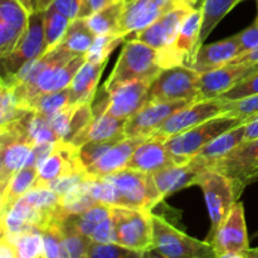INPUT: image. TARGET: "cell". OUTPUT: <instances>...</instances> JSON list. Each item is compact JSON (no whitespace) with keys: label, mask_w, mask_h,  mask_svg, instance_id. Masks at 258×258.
I'll list each match as a JSON object with an SVG mask.
<instances>
[{"label":"cell","mask_w":258,"mask_h":258,"mask_svg":"<svg viewBox=\"0 0 258 258\" xmlns=\"http://www.w3.org/2000/svg\"><path fill=\"white\" fill-rule=\"evenodd\" d=\"M164 70L161 54L158 49L140 40H127L110 77L101 91H111L134 81H150Z\"/></svg>","instance_id":"1"},{"label":"cell","mask_w":258,"mask_h":258,"mask_svg":"<svg viewBox=\"0 0 258 258\" xmlns=\"http://www.w3.org/2000/svg\"><path fill=\"white\" fill-rule=\"evenodd\" d=\"M105 178L111 183L110 206L151 211L164 199L154 183L153 174L125 168Z\"/></svg>","instance_id":"2"},{"label":"cell","mask_w":258,"mask_h":258,"mask_svg":"<svg viewBox=\"0 0 258 258\" xmlns=\"http://www.w3.org/2000/svg\"><path fill=\"white\" fill-rule=\"evenodd\" d=\"M247 123L242 118L223 113L211 118L201 125L174 135L165 140L166 149L173 159L174 164L183 165L193 160L199 151L214 138L231 128Z\"/></svg>","instance_id":"3"},{"label":"cell","mask_w":258,"mask_h":258,"mask_svg":"<svg viewBox=\"0 0 258 258\" xmlns=\"http://www.w3.org/2000/svg\"><path fill=\"white\" fill-rule=\"evenodd\" d=\"M194 185L201 186L206 198L207 208L211 218V229L207 237V242L211 243L214 234L226 221L243 190L237 185L233 179L228 178L223 173H219L214 169H207L202 171Z\"/></svg>","instance_id":"4"},{"label":"cell","mask_w":258,"mask_h":258,"mask_svg":"<svg viewBox=\"0 0 258 258\" xmlns=\"http://www.w3.org/2000/svg\"><path fill=\"white\" fill-rule=\"evenodd\" d=\"M153 219V249L165 258H212L216 257L209 242H202L166 222L163 217L151 214Z\"/></svg>","instance_id":"5"},{"label":"cell","mask_w":258,"mask_h":258,"mask_svg":"<svg viewBox=\"0 0 258 258\" xmlns=\"http://www.w3.org/2000/svg\"><path fill=\"white\" fill-rule=\"evenodd\" d=\"M151 211L111 206L116 243L148 256L153 249Z\"/></svg>","instance_id":"6"},{"label":"cell","mask_w":258,"mask_h":258,"mask_svg":"<svg viewBox=\"0 0 258 258\" xmlns=\"http://www.w3.org/2000/svg\"><path fill=\"white\" fill-rule=\"evenodd\" d=\"M199 75L186 64L164 68L150 83L149 102L198 101Z\"/></svg>","instance_id":"7"},{"label":"cell","mask_w":258,"mask_h":258,"mask_svg":"<svg viewBox=\"0 0 258 258\" xmlns=\"http://www.w3.org/2000/svg\"><path fill=\"white\" fill-rule=\"evenodd\" d=\"M150 81L123 83L111 91H101L92 102L93 115L106 113L112 117L128 120L149 102Z\"/></svg>","instance_id":"8"},{"label":"cell","mask_w":258,"mask_h":258,"mask_svg":"<svg viewBox=\"0 0 258 258\" xmlns=\"http://www.w3.org/2000/svg\"><path fill=\"white\" fill-rule=\"evenodd\" d=\"M33 146L22 120L0 127V194L27 165Z\"/></svg>","instance_id":"9"},{"label":"cell","mask_w":258,"mask_h":258,"mask_svg":"<svg viewBox=\"0 0 258 258\" xmlns=\"http://www.w3.org/2000/svg\"><path fill=\"white\" fill-rule=\"evenodd\" d=\"M48 52L44 33V10L30 13L28 28L15 49L2 58V80L12 77L28 62L39 59Z\"/></svg>","instance_id":"10"},{"label":"cell","mask_w":258,"mask_h":258,"mask_svg":"<svg viewBox=\"0 0 258 258\" xmlns=\"http://www.w3.org/2000/svg\"><path fill=\"white\" fill-rule=\"evenodd\" d=\"M217 258H249V239L247 234L244 207L237 202L211 241Z\"/></svg>","instance_id":"11"},{"label":"cell","mask_w":258,"mask_h":258,"mask_svg":"<svg viewBox=\"0 0 258 258\" xmlns=\"http://www.w3.org/2000/svg\"><path fill=\"white\" fill-rule=\"evenodd\" d=\"M227 111V101L222 98L213 100H201L189 103L185 107L174 112L155 133L151 134V138L168 140L169 138L184 131L193 128L211 118L223 115Z\"/></svg>","instance_id":"12"},{"label":"cell","mask_w":258,"mask_h":258,"mask_svg":"<svg viewBox=\"0 0 258 258\" xmlns=\"http://www.w3.org/2000/svg\"><path fill=\"white\" fill-rule=\"evenodd\" d=\"M196 9L188 3L180 2L171 10L159 18L141 32L136 33L128 40H140L150 47L158 49L160 53H168L175 43L179 29L186 15Z\"/></svg>","instance_id":"13"},{"label":"cell","mask_w":258,"mask_h":258,"mask_svg":"<svg viewBox=\"0 0 258 258\" xmlns=\"http://www.w3.org/2000/svg\"><path fill=\"white\" fill-rule=\"evenodd\" d=\"M212 169L233 179L242 190L258 183V139L242 143Z\"/></svg>","instance_id":"14"},{"label":"cell","mask_w":258,"mask_h":258,"mask_svg":"<svg viewBox=\"0 0 258 258\" xmlns=\"http://www.w3.org/2000/svg\"><path fill=\"white\" fill-rule=\"evenodd\" d=\"M257 72L258 63H233L202 73L199 77L198 101L219 98Z\"/></svg>","instance_id":"15"},{"label":"cell","mask_w":258,"mask_h":258,"mask_svg":"<svg viewBox=\"0 0 258 258\" xmlns=\"http://www.w3.org/2000/svg\"><path fill=\"white\" fill-rule=\"evenodd\" d=\"M178 0H133L126 3L120 20V34L125 42L141 32L165 13L173 9Z\"/></svg>","instance_id":"16"},{"label":"cell","mask_w":258,"mask_h":258,"mask_svg":"<svg viewBox=\"0 0 258 258\" xmlns=\"http://www.w3.org/2000/svg\"><path fill=\"white\" fill-rule=\"evenodd\" d=\"M190 100L170 101V102H148L143 108L131 116L125 125L127 138H150L174 112L185 107Z\"/></svg>","instance_id":"17"},{"label":"cell","mask_w":258,"mask_h":258,"mask_svg":"<svg viewBox=\"0 0 258 258\" xmlns=\"http://www.w3.org/2000/svg\"><path fill=\"white\" fill-rule=\"evenodd\" d=\"M30 12L20 0H0V58L17 47L29 23Z\"/></svg>","instance_id":"18"},{"label":"cell","mask_w":258,"mask_h":258,"mask_svg":"<svg viewBox=\"0 0 258 258\" xmlns=\"http://www.w3.org/2000/svg\"><path fill=\"white\" fill-rule=\"evenodd\" d=\"M80 149L68 141L58 140L52 154L38 168L34 186H47L50 181L73 171L86 170L80 159Z\"/></svg>","instance_id":"19"},{"label":"cell","mask_w":258,"mask_h":258,"mask_svg":"<svg viewBox=\"0 0 258 258\" xmlns=\"http://www.w3.org/2000/svg\"><path fill=\"white\" fill-rule=\"evenodd\" d=\"M148 138H123L108 148L95 163L86 168L91 178H105L127 168L134 151Z\"/></svg>","instance_id":"20"},{"label":"cell","mask_w":258,"mask_h":258,"mask_svg":"<svg viewBox=\"0 0 258 258\" xmlns=\"http://www.w3.org/2000/svg\"><path fill=\"white\" fill-rule=\"evenodd\" d=\"M239 54H241V45L236 34L212 44L202 45L197 52L190 67L202 75L229 64Z\"/></svg>","instance_id":"21"},{"label":"cell","mask_w":258,"mask_h":258,"mask_svg":"<svg viewBox=\"0 0 258 258\" xmlns=\"http://www.w3.org/2000/svg\"><path fill=\"white\" fill-rule=\"evenodd\" d=\"M204 170L206 169L198 161L191 160L183 165L173 164L170 166H166L154 173L153 179L160 196L166 198L169 194L175 193L186 186L194 185L198 175Z\"/></svg>","instance_id":"22"},{"label":"cell","mask_w":258,"mask_h":258,"mask_svg":"<svg viewBox=\"0 0 258 258\" xmlns=\"http://www.w3.org/2000/svg\"><path fill=\"white\" fill-rule=\"evenodd\" d=\"M174 161L166 149L165 140L148 138L136 148L127 164V168L154 174L166 166L173 165Z\"/></svg>","instance_id":"23"},{"label":"cell","mask_w":258,"mask_h":258,"mask_svg":"<svg viewBox=\"0 0 258 258\" xmlns=\"http://www.w3.org/2000/svg\"><path fill=\"white\" fill-rule=\"evenodd\" d=\"M246 140V123L227 130L214 138L198 153L193 160L198 161L204 169H212L216 163L238 148Z\"/></svg>","instance_id":"24"},{"label":"cell","mask_w":258,"mask_h":258,"mask_svg":"<svg viewBox=\"0 0 258 258\" xmlns=\"http://www.w3.org/2000/svg\"><path fill=\"white\" fill-rule=\"evenodd\" d=\"M126 121L127 120L112 117L106 113L96 115L93 120L73 138L71 144L80 149L85 144L93 141H107L125 138Z\"/></svg>","instance_id":"25"},{"label":"cell","mask_w":258,"mask_h":258,"mask_svg":"<svg viewBox=\"0 0 258 258\" xmlns=\"http://www.w3.org/2000/svg\"><path fill=\"white\" fill-rule=\"evenodd\" d=\"M107 66V62L92 63L86 60L73 77L70 85L71 105L93 102L96 97L101 75Z\"/></svg>","instance_id":"26"},{"label":"cell","mask_w":258,"mask_h":258,"mask_svg":"<svg viewBox=\"0 0 258 258\" xmlns=\"http://www.w3.org/2000/svg\"><path fill=\"white\" fill-rule=\"evenodd\" d=\"M242 0H203L202 2V27L199 33L198 44L196 48V54L199 48L204 44L218 23ZM196 57V55H194ZM194 59V58H193Z\"/></svg>","instance_id":"27"},{"label":"cell","mask_w":258,"mask_h":258,"mask_svg":"<svg viewBox=\"0 0 258 258\" xmlns=\"http://www.w3.org/2000/svg\"><path fill=\"white\" fill-rule=\"evenodd\" d=\"M37 176L38 168L28 165L24 166L22 170H19L13 176L10 183L8 184L7 189L0 194V209H2V213L12 208L24 194H27L34 186Z\"/></svg>","instance_id":"28"},{"label":"cell","mask_w":258,"mask_h":258,"mask_svg":"<svg viewBox=\"0 0 258 258\" xmlns=\"http://www.w3.org/2000/svg\"><path fill=\"white\" fill-rule=\"evenodd\" d=\"M123 8L125 3L122 0H117L86 18V23L96 35L120 34V20Z\"/></svg>","instance_id":"29"},{"label":"cell","mask_w":258,"mask_h":258,"mask_svg":"<svg viewBox=\"0 0 258 258\" xmlns=\"http://www.w3.org/2000/svg\"><path fill=\"white\" fill-rule=\"evenodd\" d=\"M97 35L90 29L86 19L76 18L68 25L64 38L59 45L76 55H86Z\"/></svg>","instance_id":"30"},{"label":"cell","mask_w":258,"mask_h":258,"mask_svg":"<svg viewBox=\"0 0 258 258\" xmlns=\"http://www.w3.org/2000/svg\"><path fill=\"white\" fill-rule=\"evenodd\" d=\"M10 242L17 258H44V241L40 229H29L14 234H2Z\"/></svg>","instance_id":"31"},{"label":"cell","mask_w":258,"mask_h":258,"mask_svg":"<svg viewBox=\"0 0 258 258\" xmlns=\"http://www.w3.org/2000/svg\"><path fill=\"white\" fill-rule=\"evenodd\" d=\"M70 105V88L67 87L64 90L57 91V92L43 93V95L33 98L27 105L25 110L32 111L44 118H50Z\"/></svg>","instance_id":"32"},{"label":"cell","mask_w":258,"mask_h":258,"mask_svg":"<svg viewBox=\"0 0 258 258\" xmlns=\"http://www.w3.org/2000/svg\"><path fill=\"white\" fill-rule=\"evenodd\" d=\"M111 216V206L106 203H96L87 211L80 214H68V219L75 228L86 237L91 238L96 227Z\"/></svg>","instance_id":"33"},{"label":"cell","mask_w":258,"mask_h":258,"mask_svg":"<svg viewBox=\"0 0 258 258\" xmlns=\"http://www.w3.org/2000/svg\"><path fill=\"white\" fill-rule=\"evenodd\" d=\"M72 20L58 12L53 5H48L44 9V33L48 50L54 49L64 38L68 25Z\"/></svg>","instance_id":"34"},{"label":"cell","mask_w":258,"mask_h":258,"mask_svg":"<svg viewBox=\"0 0 258 258\" xmlns=\"http://www.w3.org/2000/svg\"><path fill=\"white\" fill-rule=\"evenodd\" d=\"M60 197L62 208L67 214H80L98 203L97 199L91 193L88 179Z\"/></svg>","instance_id":"35"},{"label":"cell","mask_w":258,"mask_h":258,"mask_svg":"<svg viewBox=\"0 0 258 258\" xmlns=\"http://www.w3.org/2000/svg\"><path fill=\"white\" fill-rule=\"evenodd\" d=\"M63 258H87V251L92 239L75 228L67 218L62 223Z\"/></svg>","instance_id":"36"},{"label":"cell","mask_w":258,"mask_h":258,"mask_svg":"<svg viewBox=\"0 0 258 258\" xmlns=\"http://www.w3.org/2000/svg\"><path fill=\"white\" fill-rule=\"evenodd\" d=\"M29 112L19 107L14 88L9 85H0V127L19 121Z\"/></svg>","instance_id":"37"},{"label":"cell","mask_w":258,"mask_h":258,"mask_svg":"<svg viewBox=\"0 0 258 258\" xmlns=\"http://www.w3.org/2000/svg\"><path fill=\"white\" fill-rule=\"evenodd\" d=\"M122 42H125V39L120 34L97 35L92 47L86 53V60L92 63L108 62L111 53Z\"/></svg>","instance_id":"38"},{"label":"cell","mask_w":258,"mask_h":258,"mask_svg":"<svg viewBox=\"0 0 258 258\" xmlns=\"http://www.w3.org/2000/svg\"><path fill=\"white\" fill-rule=\"evenodd\" d=\"M131 257H144L139 252L123 247L121 244L115 243H98L91 242L87 251V258H131Z\"/></svg>","instance_id":"39"},{"label":"cell","mask_w":258,"mask_h":258,"mask_svg":"<svg viewBox=\"0 0 258 258\" xmlns=\"http://www.w3.org/2000/svg\"><path fill=\"white\" fill-rule=\"evenodd\" d=\"M63 222H53L42 229L44 258H63Z\"/></svg>","instance_id":"40"},{"label":"cell","mask_w":258,"mask_h":258,"mask_svg":"<svg viewBox=\"0 0 258 258\" xmlns=\"http://www.w3.org/2000/svg\"><path fill=\"white\" fill-rule=\"evenodd\" d=\"M226 113L248 122L258 115V93L246 96L239 100L227 101Z\"/></svg>","instance_id":"41"},{"label":"cell","mask_w":258,"mask_h":258,"mask_svg":"<svg viewBox=\"0 0 258 258\" xmlns=\"http://www.w3.org/2000/svg\"><path fill=\"white\" fill-rule=\"evenodd\" d=\"M126 138V136H125ZM123 138L120 139H113V140H107V141H93V143H87L83 146H81L78 153H80V159L82 161V164L85 165V168H87L88 165H91L92 163H95L108 148L116 144L117 141L122 140Z\"/></svg>","instance_id":"42"},{"label":"cell","mask_w":258,"mask_h":258,"mask_svg":"<svg viewBox=\"0 0 258 258\" xmlns=\"http://www.w3.org/2000/svg\"><path fill=\"white\" fill-rule=\"evenodd\" d=\"M91 176L88 175L86 170H80V171H73V173L66 174V175L59 176L55 180L50 181L47 185V188H50L52 190H54L55 193H58L59 196H64L67 191H70L71 189H73L75 186H77L78 184H81L82 181L87 180Z\"/></svg>","instance_id":"43"},{"label":"cell","mask_w":258,"mask_h":258,"mask_svg":"<svg viewBox=\"0 0 258 258\" xmlns=\"http://www.w3.org/2000/svg\"><path fill=\"white\" fill-rule=\"evenodd\" d=\"M254 93H258V72L256 75L242 81L237 86H234L232 90L223 93L219 98H222L224 101H233L239 100V98L246 97V96L249 95H254Z\"/></svg>","instance_id":"44"},{"label":"cell","mask_w":258,"mask_h":258,"mask_svg":"<svg viewBox=\"0 0 258 258\" xmlns=\"http://www.w3.org/2000/svg\"><path fill=\"white\" fill-rule=\"evenodd\" d=\"M91 239L93 242H98V243H112V242L116 243V231L112 217L110 216L96 227Z\"/></svg>","instance_id":"45"},{"label":"cell","mask_w":258,"mask_h":258,"mask_svg":"<svg viewBox=\"0 0 258 258\" xmlns=\"http://www.w3.org/2000/svg\"><path fill=\"white\" fill-rule=\"evenodd\" d=\"M237 37H238L239 45H241V54L239 55L256 49L258 48V25L253 23L251 27L238 33Z\"/></svg>","instance_id":"46"},{"label":"cell","mask_w":258,"mask_h":258,"mask_svg":"<svg viewBox=\"0 0 258 258\" xmlns=\"http://www.w3.org/2000/svg\"><path fill=\"white\" fill-rule=\"evenodd\" d=\"M57 143V141H55ZM55 143H39L35 144L32 149V153H30L29 159H28V166H35V168H39L40 164L48 158V156L52 154L53 149H54ZM25 165V166H27Z\"/></svg>","instance_id":"47"},{"label":"cell","mask_w":258,"mask_h":258,"mask_svg":"<svg viewBox=\"0 0 258 258\" xmlns=\"http://www.w3.org/2000/svg\"><path fill=\"white\" fill-rule=\"evenodd\" d=\"M115 2H117V0H81V7L77 18L86 19V18L91 17L92 14L97 13L98 10L103 9L105 7Z\"/></svg>","instance_id":"48"},{"label":"cell","mask_w":258,"mask_h":258,"mask_svg":"<svg viewBox=\"0 0 258 258\" xmlns=\"http://www.w3.org/2000/svg\"><path fill=\"white\" fill-rule=\"evenodd\" d=\"M49 5H53L58 12L73 20L78 17L81 0H53Z\"/></svg>","instance_id":"49"},{"label":"cell","mask_w":258,"mask_h":258,"mask_svg":"<svg viewBox=\"0 0 258 258\" xmlns=\"http://www.w3.org/2000/svg\"><path fill=\"white\" fill-rule=\"evenodd\" d=\"M254 139H258V115L246 123V140L244 141L254 140Z\"/></svg>","instance_id":"50"},{"label":"cell","mask_w":258,"mask_h":258,"mask_svg":"<svg viewBox=\"0 0 258 258\" xmlns=\"http://www.w3.org/2000/svg\"><path fill=\"white\" fill-rule=\"evenodd\" d=\"M233 63H258V48L246 53V54L238 55L229 64H233Z\"/></svg>","instance_id":"51"},{"label":"cell","mask_w":258,"mask_h":258,"mask_svg":"<svg viewBox=\"0 0 258 258\" xmlns=\"http://www.w3.org/2000/svg\"><path fill=\"white\" fill-rule=\"evenodd\" d=\"M53 0H34L33 10H44Z\"/></svg>","instance_id":"52"},{"label":"cell","mask_w":258,"mask_h":258,"mask_svg":"<svg viewBox=\"0 0 258 258\" xmlns=\"http://www.w3.org/2000/svg\"><path fill=\"white\" fill-rule=\"evenodd\" d=\"M24 4V7L29 10L30 13L33 12V5H34V0H20Z\"/></svg>","instance_id":"53"},{"label":"cell","mask_w":258,"mask_h":258,"mask_svg":"<svg viewBox=\"0 0 258 258\" xmlns=\"http://www.w3.org/2000/svg\"><path fill=\"white\" fill-rule=\"evenodd\" d=\"M178 2H184V3H188V4L193 5V7H196V4L198 2H201V0H178ZM203 2V0H202Z\"/></svg>","instance_id":"54"},{"label":"cell","mask_w":258,"mask_h":258,"mask_svg":"<svg viewBox=\"0 0 258 258\" xmlns=\"http://www.w3.org/2000/svg\"><path fill=\"white\" fill-rule=\"evenodd\" d=\"M252 257L258 258V248H254V249L251 248V252H249V258H252Z\"/></svg>","instance_id":"55"},{"label":"cell","mask_w":258,"mask_h":258,"mask_svg":"<svg viewBox=\"0 0 258 258\" xmlns=\"http://www.w3.org/2000/svg\"><path fill=\"white\" fill-rule=\"evenodd\" d=\"M257 9H258V0H257ZM254 24L258 25V12H257V17H256V20H254Z\"/></svg>","instance_id":"56"},{"label":"cell","mask_w":258,"mask_h":258,"mask_svg":"<svg viewBox=\"0 0 258 258\" xmlns=\"http://www.w3.org/2000/svg\"><path fill=\"white\" fill-rule=\"evenodd\" d=\"M122 2L126 4V3H130V2H133V0H122Z\"/></svg>","instance_id":"57"}]
</instances>
